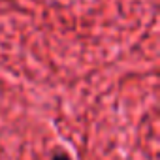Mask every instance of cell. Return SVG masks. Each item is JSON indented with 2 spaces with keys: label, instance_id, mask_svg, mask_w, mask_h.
Instances as JSON below:
<instances>
[{
  "label": "cell",
  "instance_id": "obj_1",
  "mask_svg": "<svg viewBox=\"0 0 160 160\" xmlns=\"http://www.w3.org/2000/svg\"><path fill=\"white\" fill-rule=\"evenodd\" d=\"M55 160H68V158H66V156H64V154H60V156H57V158H55Z\"/></svg>",
  "mask_w": 160,
  "mask_h": 160
}]
</instances>
